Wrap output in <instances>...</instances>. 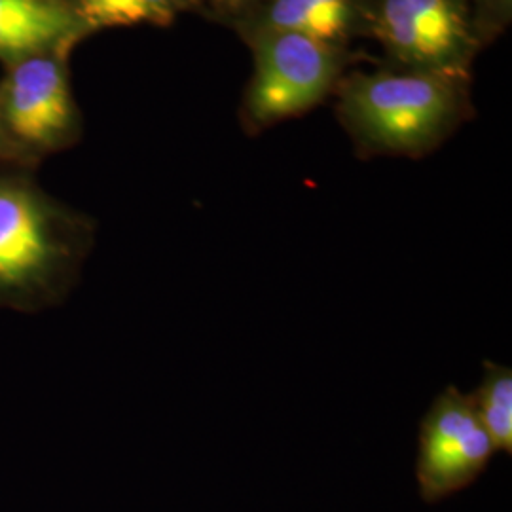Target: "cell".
I'll list each match as a JSON object with an SVG mask.
<instances>
[{"label": "cell", "instance_id": "cell-1", "mask_svg": "<svg viewBox=\"0 0 512 512\" xmlns=\"http://www.w3.org/2000/svg\"><path fill=\"white\" fill-rule=\"evenodd\" d=\"M31 169L0 165V310L16 313L65 304L95 245L93 220L48 194Z\"/></svg>", "mask_w": 512, "mask_h": 512}, {"label": "cell", "instance_id": "cell-2", "mask_svg": "<svg viewBox=\"0 0 512 512\" xmlns=\"http://www.w3.org/2000/svg\"><path fill=\"white\" fill-rule=\"evenodd\" d=\"M336 116L363 158H423L450 139L475 109L471 76L391 67L344 74Z\"/></svg>", "mask_w": 512, "mask_h": 512}, {"label": "cell", "instance_id": "cell-3", "mask_svg": "<svg viewBox=\"0 0 512 512\" xmlns=\"http://www.w3.org/2000/svg\"><path fill=\"white\" fill-rule=\"evenodd\" d=\"M249 46L255 73L243 97L241 122L251 135L315 109L334 93L351 61L348 46L294 33L264 35Z\"/></svg>", "mask_w": 512, "mask_h": 512}, {"label": "cell", "instance_id": "cell-4", "mask_svg": "<svg viewBox=\"0 0 512 512\" xmlns=\"http://www.w3.org/2000/svg\"><path fill=\"white\" fill-rule=\"evenodd\" d=\"M366 37L393 67L471 76L480 52L469 0H363Z\"/></svg>", "mask_w": 512, "mask_h": 512}, {"label": "cell", "instance_id": "cell-5", "mask_svg": "<svg viewBox=\"0 0 512 512\" xmlns=\"http://www.w3.org/2000/svg\"><path fill=\"white\" fill-rule=\"evenodd\" d=\"M67 52L54 50L12 63L0 82V120L14 145L38 164L40 158L73 147L80 139Z\"/></svg>", "mask_w": 512, "mask_h": 512}, {"label": "cell", "instance_id": "cell-6", "mask_svg": "<svg viewBox=\"0 0 512 512\" xmlns=\"http://www.w3.org/2000/svg\"><path fill=\"white\" fill-rule=\"evenodd\" d=\"M495 446L469 395L448 385L420 423L418 476L427 497H440L471 482L490 463Z\"/></svg>", "mask_w": 512, "mask_h": 512}, {"label": "cell", "instance_id": "cell-7", "mask_svg": "<svg viewBox=\"0 0 512 512\" xmlns=\"http://www.w3.org/2000/svg\"><path fill=\"white\" fill-rule=\"evenodd\" d=\"M228 23L249 44L274 33H294L336 46L366 37L363 0H253Z\"/></svg>", "mask_w": 512, "mask_h": 512}, {"label": "cell", "instance_id": "cell-8", "mask_svg": "<svg viewBox=\"0 0 512 512\" xmlns=\"http://www.w3.org/2000/svg\"><path fill=\"white\" fill-rule=\"evenodd\" d=\"M88 35L63 0H0V59L8 65L31 55L69 50Z\"/></svg>", "mask_w": 512, "mask_h": 512}, {"label": "cell", "instance_id": "cell-9", "mask_svg": "<svg viewBox=\"0 0 512 512\" xmlns=\"http://www.w3.org/2000/svg\"><path fill=\"white\" fill-rule=\"evenodd\" d=\"M74 16L86 33L133 27L150 23L158 27L171 25L190 6L192 0H69Z\"/></svg>", "mask_w": 512, "mask_h": 512}, {"label": "cell", "instance_id": "cell-10", "mask_svg": "<svg viewBox=\"0 0 512 512\" xmlns=\"http://www.w3.org/2000/svg\"><path fill=\"white\" fill-rule=\"evenodd\" d=\"M476 416L488 431L497 452L512 450V370L507 365L486 361L482 380L469 395Z\"/></svg>", "mask_w": 512, "mask_h": 512}, {"label": "cell", "instance_id": "cell-11", "mask_svg": "<svg viewBox=\"0 0 512 512\" xmlns=\"http://www.w3.org/2000/svg\"><path fill=\"white\" fill-rule=\"evenodd\" d=\"M471 18L480 46H488L501 37L512 19V0H469Z\"/></svg>", "mask_w": 512, "mask_h": 512}, {"label": "cell", "instance_id": "cell-12", "mask_svg": "<svg viewBox=\"0 0 512 512\" xmlns=\"http://www.w3.org/2000/svg\"><path fill=\"white\" fill-rule=\"evenodd\" d=\"M0 165H25V167L37 165L35 162H31V160L14 145V141L8 137L6 129L2 126V120H0Z\"/></svg>", "mask_w": 512, "mask_h": 512}, {"label": "cell", "instance_id": "cell-13", "mask_svg": "<svg viewBox=\"0 0 512 512\" xmlns=\"http://www.w3.org/2000/svg\"><path fill=\"white\" fill-rule=\"evenodd\" d=\"M192 2L194 4H207V6L213 8L215 14L230 18V16L238 14L239 10H243L253 0H192Z\"/></svg>", "mask_w": 512, "mask_h": 512}]
</instances>
